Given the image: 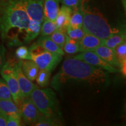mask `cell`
I'll return each mask as SVG.
<instances>
[{
	"instance_id": "27",
	"label": "cell",
	"mask_w": 126,
	"mask_h": 126,
	"mask_svg": "<svg viewBox=\"0 0 126 126\" xmlns=\"http://www.w3.org/2000/svg\"><path fill=\"white\" fill-rule=\"evenodd\" d=\"M0 100H12L11 94L7 83L4 79L1 78H0Z\"/></svg>"
},
{
	"instance_id": "23",
	"label": "cell",
	"mask_w": 126,
	"mask_h": 126,
	"mask_svg": "<svg viewBox=\"0 0 126 126\" xmlns=\"http://www.w3.org/2000/svg\"><path fill=\"white\" fill-rule=\"evenodd\" d=\"M63 50L64 52L69 54H73L79 52V42L70 38L67 35L66 40L63 47Z\"/></svg>"
},
{
	"instance_id": "9",
	"label": "cell",
	"mask_w": 126,
	"mask_h": 126,
	"mask_svg": "<svg viewBox=\"0 0 126 126\" xmlns=\"http://www.w3.org/2000/svg\"><path fill=\"white\" fill-rule=\"evenodd\" d=\"M13 66L16 72L22 98L29 96L34 89L39 87L29 80L23 74L21 68L20 61L16 63Z\"/></svg>"
},
{
	"instance_id": "10",
	"label": "cell",
	"mask_w": 126,
	"mask_h": 126,
	"mask_svg": "<svg viewBox=\"0 0 126 126\" xmlns=\"http://www.w3.org/2000/svg\"><path fill=\"white\" fill-rule=\"evenodd\" d=\"M30 19L42 23L44 20V0H23Z\"/></svg>"
},
{
	"instance_id": "12",
	"label": "cell",
	"mask_w": 126,
	"mask_h": 126,
	"mask_svg": "<svg viewBox=\"0 0 126 126\" xmlns=\"http://www.w3.org/2000/svg\"><path fill=\"white\" fill-rule=\"evenodd\" d=\"M92 51L95 52L100 57L110 65L117 68H119L120 69V64L115 56L114 50L112 48L106 46L101 45L94 48Z\"/></svg>"
},
{
	"instance_id": "14",
	"label": "cell",
	"mask_w": 126,
	"mask_h": 126,
	"mask_svg": "<svg viewBox=\"0 0 126 126\" xmlns=\"http://www.w3.org/2000/svg\"><path fill=\"white\" fill-rule=\"evenodd\" d=\"M60 0H45L44 1V18L55 22L59 11Z\"/></svg>"
},
{
	"instance_id": "34",
	"label": "cell",
	"mask_w": 126,
	"mask_h": 126,
	"mask_svg": "<svg viewBox=\"0 0 126 126\" xmlns=\"http://www.w3.org/2000/svg\"><path fill=\"white\" fill-rule=\"evenodd\" d=\"M82 1V0H80V1Z\"/></svg>"
},
{
	"instance_id": "7",
	"label": "cell",
	"mask_w": 126,
	"mask_h": 126,
	"mask_svg": "<svg viewBox=\"0 0 126 126\" xmlns=\"http://www.w3.org/2000/svg\"><path fill=\"white\" fill-rule=\"evenodd\" d=\"M74 58L84 61L89 64L100 68L110 73H114L119 71L117 68L110 65L100 57L95 52L93 51L80 52L79 54L76 55L74 57Z\"/></svg>"
},
{
	"instance_id": "24",
	"label": "cell",
	"mask_w": 126,
	"mask_h": 126,
	"mask_svg": "<svg viewBox=\"0 0 126 126\" xmlns=\"http://www.w3.org/2000/svg\"><path fill=\"white\" fill-rule=\"evenodd\" d=\"M114 54L120 64V68L126 64V42L121 43L114 49Z\"/></svg>"
},
{
	"instance_id": "26",
	"label": "cell",
	"mask_w": 126,
	"mask_h": 126,
	"mask_svg": "<svg viewBox=\"0 0 126 126\" xmlns=\"http://www.w3.org/2000/svg\"><path fill=\"white\" fill-rule=\"evenodd\" d=\"M34 124L36 126H60L61 123L55 117H47L40 115Z\"/></svg>"
},
{
	"instance_id": "20",
	"label": "cell",
	"mask_w": 126,
	"mask_h": 126,
	"mask_svg": "<svg viewBox=\"0 0 126 126\" xmlns=\"http://www.w3.org/2000/svg\"><path fill=\"white\" fill-rule=\"evenodd\" d=\"M83 15L81 10L75 8L74 12H72L70 19V24L68 28L70 29H77L82 27Z\"/></svg>"
},
{
	"instance_id": "11",
	"label": "cell",
	"mask_w": 126,
	"mask_h": 126,
	"mask_svg": "<svg viewBox=\"0 0 126 126\" xmlns=\"http://www.w3.org/2000/svg\"><path fill=\"white\" fill-rule=\"evenodd\" d=\"M103 39L92 34L85 33L84 36L79 42V52L92 51L103 44Z\"/></svg>"
},
{
	"instance_id": "6",
	"label": "cell",
	"mask_w": 126,
	"mask_h": 126,
	"mask_svg": "<svg viewBox=\"0 0 126 126\" xmlns=\"http://www.w3.org/2000/svg\"><path fill=\"white\" fill-rule=\"evenodd\" d=\"M0 73L8 86L12 100L17 106H19L22 98L14 66H12L8 63H5L0 71Z\"/></svg>"
},
{
	"instance_id": "21",
	"label": "cell",
	"mask_w": 126,
	"mask_h": 126,
	"mask_svg": "<svg viewBox=\"0 0 126 126\" xmlns=\"http://www.w3.org/2000/svg\"><path fill=\"white\" fill-rule=\"evenodd\" d=\"M49 37L58 46L63 49L66 40V37H67L66 31L57 29L51 35L49 36Z\"/></svg>"
},
{
	"instance_id": "25",
	"label": "cell",
	"mask_w": 126,
	"mask_h": 126,
	"mask_svg": "<svg viewBox=\"0 0 126 126\" xmlns=\"http://www.w3.org/2000/svg\"><path fill=\"white\" fill-rule=\"evenodd\" d=\"M50 77H51V71L43 69H39L35 80L39 86L44 88L48 85Z\"/></svg>"
},
{
	"instance_id": "19",
	"label": "cell",
	"mask_w": 126,
	"mask_h": 126,
	"mask_svg": "<svg viewBox=\"0 0 126 126\" xmlns=\"http://www.w3.org/2000/svg\"><path fill=\"white\" fill-rule=\"evenodd\" d=\"M126 34L123 32H118L113 34L109 37L103 40L102 45L114 49L117 46L126 41Z\"/></svg>"
},
{
	"instance_id": "18",
	"label": "cell",
	"mask_w": 126,
	"mask_h": 126,
	"mask_svg": "<svg viewBox=\"0 0 126 126\" xmlns=\"http://www.w3.org/2000/svg\"><path fill=\"white\" fill-rule=\"evenodd\" d=\"M0 109L7 116L21 117L19 109L12 100H0Z\"/></svg>"
},
{
	"instance_id": "30",
	"label": "cell",
	"mask_w": 126,
	"mask_h": 126,
	"mask_svg": "<svg viewBox=\"0 0 126 126\" xmlns=\"http://www.w3.org/2000/svg\"><path fill=\"white\" fill-rule=\"evenodd\" d=\"M21 117L13 116H7V126H19L20 124Z\"/></svg>"
},
{
	"instance_id": "33",
	"label": "cell",
	"mask_w": 126,
	"mask_h": 126,
	"mask_svg": "<svg viewBox=\"0 0 126 126\" xmlns=\"http://www.w3.org/2000/svg\"><path fill=\"white\" fill-rule=\"evenodd\" d=\"M7 117L4 111L0 109V126H5L7 124Z\"/></svg>"
},
{
	"instance_id": "29",
	"label": "cell",
	"mask_w": 126,
	"mask_h": 126,
	"mask_svg": "<svg viewBox=\"0 0 126 126\" xmlns=\"http://www.w3.org/2000/svg\"><path fill=\"white\" fill-rule=\"evenodd\" d=\"M29 49L25 46H20L16 50V56L20 60H28Z\"/></svg>"
},
{
	"instance_id": "2",
	"label": "cell",
	"mask_w": 126,
	"mask_h": 126,
	"mask_svg": "<svg viewBox=\"0 0 126 126\" xmlns=\"http://www.w3.org/2000/svg\"><path fill=\"white\" fill-rule=\"evenodd\" d=\"M29 19L23 0H9L0 9V31L2 37H7L10 31L14 29L19 32H26Z\"/></svg>"
},
{
	"instance_id": "13",
	"label": "cell",
	"mask_w": 126,
	"mask_h": 126,
	"mask_svg": "<svg viewBox=\"0 0 126 126\" xmlns=\"http://www.w3.org/2000/svg\"><path fill=\"white\" fill-rule=\"evenodd\" d=\"M72 9L70 7L63 5L60 8L57 18L55 20L57 28L67 31L70 24V19L72 14Z\"/></svg>"
},
{
	"instance_id": "3",
	"label": "cell",
	"mask_w": 126,
	"mask_h": 126,
	"mask_svg": "<svg viewBox=\"0 0 126 126\" xmlns=\"http://www.w3.org/2000/svg\"><path fill=\"white\" fill-rule=\"evenodd\" d=\"M81 10L83 15L82 28L85 33L104 40L113 34L119 32L112 29L107 20L99 12L82 8Z\"/></svg>"
},
{
	"instance_id": "28",
	"label": "cell",
	"mask_w": 126,
	"mask_h": 126,
	"mask_svg": "<svg viewBox=\"0 0 126 126\" xmlns=\"http://www.w3.org/2000/svg\"><path fill=\"white\" fill-rule=\"evenodd\" d=\"M67 35L71 39H73L78 42H79L81 39L82 38L85 34V32L83 31L82 28H77V29H70L67 28Z\"/></svg>"
},
{
	"instance_id": "31",
	"label": "cell",
	"mask_w": 126,
	"mask_h": 126,
	"mask_svg": "<svg viewBox=\"0 0 126 126\" xmlns=\"http://www.w3.org/2000/svg\"><path fill=\"white\" fill-rule=\"evenodd\" d=\"M60 1L63 3V5L70 7L71 9L72 8H76L80 2V0H60Z\"/></svg>"
},
{
	"instance_id": "17",
	"label": "cell",
	"mask_w": 126,
	"mask_h": 126,
	"mask_svg": "<svg viewBox=\"0 0 126 126\" xmlns=\"http://www.w3.org/2000/svg\"><path fill=\"white\" fill-rule=\"evenodd\" d=\"M42 23L36 20L29 19V25L25 34V41L26 42H30L37 37L40 32Z\"/></svg>"
},
{
	"instance_id": "16",
	"label": "cell",
	"mask_w": 126,
	"mask_h": 126,
	"mask_svg": "<svg viewBox=\"0 0 126 126\" xmlns=\"http://www.w3.org/2000/svg\"><path fill=\"white\" fill-rule=\"evenodd\" d=\"M38 45L41 46L45 50L53 53H57L61 55H64V52L63 49L58 46L53 40L50 39L49 36H41L37 42Z\"/></svg>"
},
{
	"instance_id": "32",
	"label": "cell",
	"mask_w": 126,
	"mask_h": 126,
	"mask_svg": "<svg viewBox=\"0 0 126 126\" xmlns=\"http://www.w3.org/2000/svg\"><path fill=\"white\" fill-rule=\"evenodd\" d=\"M5 48L2 45H0V71L5 64Z\"/></svg>"
},
{
	"instance_id": "22",
	"label": "cell",
	"mask_w": 126,
	"mask_h": 126,
	"mask_svg": "<svg viewBox=\"0 0 126 126\" xmlns=\"http://www.w3.org/2000/svg\"><path fill=\"white\" fill-rule=\"evenodd\" d=\"M42 23L40 29L41 36H49L57 29L55 22L47 19L44 18Z\"/></svg>"
},
{
	"instance_id": "8",
	"label": "cell",
	"mask_w": 126,
	"mask_h": 126,
	"mask_svg": "<svg viewBox=\"0 0 126 126\" xmlns=\"http://www.w3.org/2000/svg\"><path fill=\"white\" fill-rule=\"evenodd\" d=\"M19 105L20 116L25 122L29 124L35 123L41 114L31 97H23Z\"/></svg>"
},
{
	"instance_id": "5",
	"label": "cell",
	"mask_w": 126,
	"mask_h": 126,
	"mask_svg": "<svg viewBox=\"0 0 126 126\" xmlns=\"http://www.w3.org/2000/svg\"><path fill=\"white\" fill-rule=\"evenodd\" d=\"M28 60H32L37 64L39 69L51 71L63 59V55L45 50L37 43L30 47Z\"/></svg>"
},
{
	"instance_id": "15",
	"label": "cell",
	"mask_w": 126,
	"mask_h": 126,
	"mask_svg": "<svg viewBox=\"0 0 126 126\" xmlns=\"http://www.w3.org/2000/svg\"><path fill=\"white\" fill-rule=\"evenodd\" d=\"M20 61L22 70L25 76L31 81H34L39 71L37 64L32 60H21Z\"/></svg>"
},
{
	"instance_id": "1",
	"label": "cell",
	"mask_w": 126,
	"mask_h": 126,
	"mask_svg": "<svg viewBox=\"0 0 126 126\" xmlns=\"http://www.w3.org/2000/svg\"><path fill=\"white\" fill-rule=\"evenodd\" d=\"M108 77L105 70L73 57L64 60L59 72L52 79L51 86L58 89L61 85L70 80L97 85L108 81Z\"/></svg>"
},
{
	"instance_id": "4",
	"label": "cell",
	"mask_w": 126,
	"mask_h": 126,
	"mask_svg": "<svg viewBox=\"0 0 126 126\" xmlns=\"http://www.w3.org/2000/svg\"><path fill=\"white\" fill-rule=\"evenodd\" d=\"M29 96L42 115L56 117L57 100L56 94L51 89L35 88Z\"/></svg>"
}]
</instances>
